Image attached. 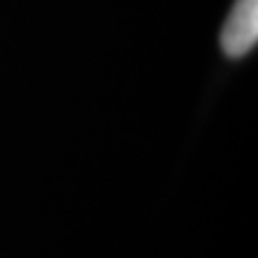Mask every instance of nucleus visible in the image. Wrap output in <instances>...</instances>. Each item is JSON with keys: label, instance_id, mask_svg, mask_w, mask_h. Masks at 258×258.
<instances>
[{"label": "nucleus", "instance_id": "obj_1", "mask_svg": "<svg viewBox=\"0 0 258 258\" xmlns=\"http://www.w3.org/2000/svg\"><path fill=\"white\" fill-rule=\"evenodd\" d=\"M225 55L241 57L258 43V0H237L220 34Z\"/></svg>", "mask_w": 258, "mask_h": 258}]
</instances>
